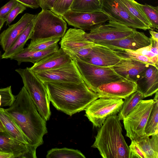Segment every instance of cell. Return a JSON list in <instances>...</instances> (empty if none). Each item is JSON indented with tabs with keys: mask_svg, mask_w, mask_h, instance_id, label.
Listing matches in <instances>:
<instances>
[{
	"mask_svg": "<svg viewBox=\"0 0 158 158\" xmlns=\"http://www.w3.org/2000/svg\"><path fill=\"white\" fill-rule=\"evenodd\" d=\"M4 109L27 139L30 146L36 149L43 144V137L48 132L46 121L38 113L24 86L15 96L13 104Z\"/></svg>",
	"mask_w": 158,
	"mask_h": 158,
	"instance_id": "6da1fadb",
	"label": "cell"
},
{
	"mask_svg": "<svg viewBox=\"0 0 158 158\" xmlns=\"http://www.w3.org/2000/svg\"><path fill=\"white\" fill-rule=\"evenodd\" d=\"M48 98L58 110L71 116L84 110L92 102L99 98L84 81L80 83H43Z\"/></svg>",
	"mask_w": 158,
	"mask_h": 158,
	"instance_id": "7a4b0ae2",
	"label": "cell"
},
{
	"mask_svg": "<svg viewBox=\"0 0 158 158\" xmlns=\"http://www.w3.org/2000/svg\"><path fill=\"white\" fill-rule=\"evenodd\" d=\"M118 115L110 116L99 128L91 146L103 158H130L129 146L123 136L122 125Z\"/></svg>",
	"mask_w": 158,
	"mask_h": 158,
	"instance_id": "3957f363",
	"label": "cell"
},
{
	"mask_svg": "<svg viewBox=\"0 0 158 158\" xmlns=\"http://www.w3.org/2000/svg\"><path fill=\"white\" fill-rule=\"evenodd\" d=\"M30 39L31 40L53 38H61L67 29L66 22L62 16L49 10H42L35 15Z\"/></svg>",
	"mask_w": 158,
	"mask_h": 158,
	"instance_id": "277c9868",
	"label": "cell"
},
{
	"mask_svg": "<svg viewBox=\"0 0 158 158\" xmlns=\"http://www.w3.org/2000/svg\"><path fill=\"white\" fill-rule=\"evenodd\" d=\"M15 71L21 77L39 113L46 121L49 120L51 115L50 101L44 83L28 67L16 69Z\"/></svg>",
	"mask_w": 158,
	"mask_h": 158,
	"instance_id": "5b68a950",
	"label": "cell"
},
{
	"mask_svg": "<svg viewBox=\"0 0 158 158\" xmlns=\"http://www.w3.org/2000/svg\"><path fill=\"white\" fill-rule=\"evenodd\" d=\"M95 44L89 40L85 31L76 28L69 29L60 42V48L73 60H81Z\"/></svg>",
	"mask_w": 158,
	"mask_h": 158,
	"instance_id": "8992f818",
	"label": "cell"
},
{
	"mask_svg": "<svg viewBox=\"0 0 158 158\" xmlns=\"http://www.w3.org/2000/svg\"><path fill=\"white\" fill-rule=\"evenodd\" d=\"M89 88L95 93L97 88L104 84L124 80L111 67L97 66L79 60H74Z\"/></svg>",
	"mask_w": 158,
	"mask_h": 158,
	"instance_id": "52a82bcc",
	"label": "cell"
},
{
	"mask_svg": "<svg viewBox=\"0 0 158 158\" xmlns=\"http://www.w3.org/2000/svg\"><path fill=\"white\" fill-rule=\"evenodd\" d=\"M153 103V99L141 100L123 120L126 136L131 140L145 135V127Z\"/></svg>",
	"mask_w": 158,
	"mask_h": 158,
	"instance_id": "ba28073f",
	"label": "cell"
},
{
	"mask_svg": "<svg viewBox=\"0 0 158 158\" xmlns=\"http://www.w3.org/2000/svg\"><path fill=\"white\" fill-rule=\"evenodd\" d=\"M85 109V114L94 127L100 128L108 117L118 113L123 103L122 99L99 98Z\"/></svg>",
	"mask_w": 158,
	"mask_h": 158,
	"instance_id": "9c48e42d",
	"label": "cell"
},
{
	"mask_svg": "<svg viewBox=\"0 0 158 158\" xmlns=\"http://www.w3.org/2000/svg\"><path fill=\"white\" fill-rule=\"evenodd\" d=\"M101 11L110 20L120 23L129 27L145 31L150 28L134 17L120 0H103Z\"/></svg>",
	"mask_w": 158,
	"mask_h": 158,
	"instance_id": "30bf717a",
	"label": "cell"
},
{
	"mask_svg": "<svg viewBox=\"0 0 158 158\" xmlns=\"http://www.w3.org/2000/svg\"><path fill=\"white\" fill-rule=\"evenodd\" d=\"M43 83L59 82L80 83L84 81L74 60L49 70L34 73Z\"/></svg>",
	"mask_w": 158,
	"mask_h": 158,
	"instance_id": "8fae6325",
	"label": "cell"
},
{
	"mask_svg": "<svg viewBox=\"0 0 158 158\" xmlns=\"http://www.w3.org/2000/svg\"><path fill=\"white\" fill-rule=\"evenodd\" d=\"M136 30L120 23L109 20L87 33L90 40L94 43L123 38L133 34Z\"/></svg>",
	"mask_w": 158,
	"mask_h": 158,
	"instance_id": "7c38bea8",
	"label": "cell"
},
{
	"mask_svg": "<svg viewBox=\"0 0 158 158\" xmlns=\"http://www.w3.org/2000/svg\"><path fill=\"white\" fill-rule=\"evenodd\" d=\"M62 17L69 25L84 31H90L110 20L108 16L102 11L84 12L69 10Z\"/></svg>",
	"mask_w": 158,
	"mask_h": 158,
	"instance_id": "4fadbf2b",
	"label": "cell"
},
{
	"mask_svg": "<svg viewBox=\"0 0 158 158\" xmlns=\"http://www.w3.org/2000/svg\"><path fill=\"white\" fill-rule=\"evenodd\" d=\"M136 90L135 83L124 79L101 85L95 93L99 98L124 99Z\"/></svg>",
	"mask_w": 158,
	"mask_h": 158,
	"instance_id": "5bb4252c",
	"label": "cell"
},
{
	"mask_svg": "<svg viewBox=\"0 0 158 158\" xmlns=\"http://www.w3.org/2000/svg\"><path fill=\"white\" fill-rule=\"evenodd\" d=\"M94 43L106 46L112 50L124 49L136 51L149 45L150 39L143 32L136 31L133 34L123 38Z\"/></svg>",
	"mask_w": 158,
	"mask_h": 158,
	"instance_id": "9a60e30c",
	"label": "cell"
},
{
	"mask_svg": "<svg viewBox=\"0 0 158 158\" xmlns=\"http://www.w3.org/2000/svg\"><path fill=\"white\" fill-rule=\"evenodd\" d=\"M36 150L14 139L6 131H0V151L13 154L15 158H35Z\"/></svg>",
	"mask_w": 158,
	"mask_h": 158,
	"instance_id": "2e32d148",
	"label": "cell"
},
{
	"mask_svg": "<svg viewBox=\"0 0 158 158\" xmlns=\"http://www.w3.org/2000/svg\"><path fill=\"white\" fill-rule=\"evenodd\" d=\"M149 65L136 60L121 58L118 63L111 67L116 73L125 79L136 83Z\"/></svg>",
	"mask_w": 158,
	"mask_h": 158,
	"instance_id": "e0dca14e",
	"label": "cell"
},
{
	"mask_svg": "<svg viewBox=\"0 0 158 158\" xmlns=\"http://www.w3.org/2000/svg\"><path fill=\"white\" fill-rule=\"evenodd\" d=\"M120 59L107 47L95 44L88 55L81 61L97 66L111 67L116 64Z\"/></svg>",
	"mask_w": 158,
	"mask_h": 158,
	"instance_id": "ac0fdd59",
	"label": "cell"
},
{
	"mask_svg": "<svg viewBox=\"0 0 158 158\" xmlns=\"http://www.w3.org/2000/svg\"><path fill=\"white\" fill-rule=\"evenodd\" d=\"M35 16V15L25 13L17 22L9 25L0 34V44L4 52L10 48Z\"/></svg>",
	"mask_w": 158,
	"mask_h": 158,
	"instance_id": "d6986e66",
	"label": "cell"
},
{
	"mask_svg": "<svg viewBox=\"0 0 158 158\" xmlns=\"http://www.w3.org/2000/svg\"><path fill=\"white\" fill-rule=\"evenodd\" d=\"M137 91L142 94L143 98L151 96L158 90V69L149 64L136 81Z\"/></svg>",
	"mask_w": 158,
	"mask_h": 158,
	"instance_id": "ffe728a7",
	"label": "cell"
},
{
	"mask_svg": "<svg viewBox=\"0 0 158 158\" xmlns=\"http://www.w3.org/2000/svg\"><path fill=\"white\" fill-rule=\"evenodd\" d=\"M73 60L61 48L35 63L30 70L34 73L49 70L71 62Z\"/></svg>",
	"mask_w": 158,
	"mask_h": 158,
	"instance_id": "44dd1931",
	"label": "cell"
},
{
	"mask_svg": "<svg viewBox=\"0 0 158 158\" xmlns=\"http://www.w3.org/2000/svg\"><path fill=\"white\" fill-rule=\"evenodd\" d=\"M59 49L58 44L47 49L40 51L31 50L27 47L12 56L10 59L16 60L18 65H20L23 62H30L34 64L48 55L57 51Z\"/></svg>",
	"mask_w": 158,
	"mask_h": 158,
	"instance_id": "7402d4cb",
	"label": "cell"
},
{
	"mask_svg": "<svg viewBox=\"0 0 158 158\" xmlns=\"http://www.w3.org/2000/svg\"><path fill=\"white\" fill-rule=\"evenodd\" d=\"M34 18L14 42L10 48L4 52L1 56L3 59H11L14 55L21 51L28 40L30 39L34 25Z\"/></svg>",
	"mask_w": 158,
	"mask_h": 158,
	"instance_id": "603a6c76",
	"label": "cell"
},
{
	"mask_svg": "<svg viewBox=\"0 0 158 158\" xmlns=\"http://www.w3.org/2000/svg\"><path fill=\"white\" fill-rule=\"evenodd\" d=\"M0 120L5 131L10 136L21 143L29 145L27 139L14 120L5 109L2 107H0Z\"/></svg>",
	"mask_w": 158,
	"mask_h": 158,
	"instance_id": "cb8c5ba5",
	"label": "cell"
},
{
	"mask_svg": "<svg viewBox=\"0 0 158 158\" xmlns=\"http://www.w3.org/2000/svg\"><path fill=\"white\" fill-rule=\"evenodd\" d=\"M134 140L147 158H158V134L152 135L151 138L144 135Z\"/></svg>",
	"mask_w": 158,
	"mask_h": 158,
	"instance_id": "d4e9b609",
	"label": "cell"
},
{
	"mask_svg": "<svg viewBox=\"0 0 158 158\" xmlns=\"http://www.w3.org/2000/svg\"><path fill=\"white\" fill-rule=\"evenodd\" d=\"M154 103L145 128V135L148 136L158 134V92L155 93Z\"/></svg>",
	"mask_w": 158,
	"mask_h": 158,
	"instance_id": "484cf974",
	"label": "cell"
},
{
	"mask_svg": "<svg viewBox=\"0 0 158 158\" xmlns=\"http://www.w3.org/2000/svg\"><path fill=\"white\" fill-rule=\"evenodd\" d=\"M143 98L142 93L137 90L125 98L118 115L119 120H123Z\"/></svg>",
	"mask_w": 158,
	"mask_h": 158,
	"instance_id": "4316f807",
	"label": "cell"
},
{
	"mask_svg": "<svg viewBox=\"0 0 158 158\" xmlns=\"http://www.w3.org/2000/svg\"><path fill=\"white\" fill-rule=\"evenodd\" d=\"M70 10L74 11L93 12L101 11L98 0H73Z\"/></svg>",
	"mask_w": 158,
	"mask_h": 158,
	"instance_id": "83f0119b",
	"label": "cell"
},
{
	"mask_svg": "<svg viewBox=\"0 0 158 158\" xmlns=\"http://www.w3.org/2000/svg\"><path fill=\"white\" fill-rule=\"evenodd\" d=\"M130 13L135 18L153 30L152 27L143 12L135 0H120Z\"/></svg>",
	"mask_w": 158,
	"mask_h": 158,
	"instance_id": "f1b7e54d",
	"label": "cell"
},
{
	"mask_svg": "<svg viewBox=\"0 0 158 158\" xmlns=\"http://www.w3.org/2000/svg\"><path fill=\"white\" fill-rule=\"evenodd\" d=\"M47 158H85L79 151L67 148H54L49 151Z\"/></svg>",
	"mask_w": 158,
	"mask_h": 158,
	"instance_id": "f546056e",
	"label": "cell"
},
{
	"mask_svg": "<svg viewBox=\"0 0 158 158\" xmlns=\"http://www.w3.org/2000/svg\"><path fill=\"white\" fill-rule=\"evenodd\" d=\"M150 39V44L149 45L136 51L148 58L158 68V42L153 40L151 37Z\"/></svg>",
	"mask_w": 158,
	"mask_h": 158,
	"instance_id": "4dcf8cb0",
	"label": "cell"
},
{
	"mask_svg": "<svg viewBox=\"0 0 158 158\" xmlns=\"http://www.w3.org/2000/svg\"><path fill=\"white\" fill-rule=\"evenodd\" d=\"M60 38H53L48 39L31 40L27 47L30 50L40 51L47 49L58 44Z\"/></svg>",
	"mask_w": 158,
	"mask_h": 158,
	"instance_id": "1f68e13d",
	"label": "cell"
},
{
	"mask_svg": "<svg viewBox=\"0 0 158 158\" xmlns=\"http://www.w3.org/2000/svg\"><path fill=\"white\" fill-rule=\"evenodd\" d=\"M147 19L150 23L153 30L158 28V6H154L145 3H138Z\"/></svg>",
	"mask_w": 158,
	"mask_h": 158,
	"instance_id": "d6a6232c",
	"label": "cell"
},
{
	"mask_svg": "<svg viewBox=\"0 0 158 158\" xmlns=\"http://www.w3.org/2000/svg\"><path fill=\"white\" fill-rule=\"evenodd\" d=\"M112 51L121 58H129L136 60L156 66L148 58L140 54L136 51L124 49H117Z\"/></svg>",
	"mask_w": 158,
	"mask_h": 158,
	"instance_id": "836d02e7",
	"label": "cell"
},
{
	"mask_svg": "<svg viewBox=\"0 0 158 158\" xmlns=\"http://www.w3.org/2000/svg\"><path fill=\"white\" fill-rule=\"evenodd\" d=\"M73 0H57L53 7L50 10L59 15L62 16L70 10Z\"/></svg>",
	"mask_w": 158,
	"mask_h": 158,
	"instance_id": "e575fe53",
	"label": "cell"
},
{
	"mask_svg": "<svg viewBox=\"0 0 158 158\" xmlns=\"http://www.w3.org/2000/svg\"><path fill=\"white\" fill-rule=\"evenodd\" d=\"M27 9V7L18 2L16 5L5 16L6 25H9L19 14L22 13Z\"/></svg>",
	"mask_w": 158,
	"mask_h": 158,
	"instance_id": "d590c367",
	"label": "cell"
},
{
	"mask_svg": "<svg viewBox=\"0 0 158 158\" xmlns=\"http://www.w3.org/2000/svg\"><path fill=\"white\" fill-rule=\"evenodd\" d=\"M131 141V143L129 146L130 152V158H147L145 153L134 140Z\"/></svg>",
	"mask_w": 158,
	"mask_h": 158,
	"instance_id": "8d00e7d4",
	"label": "cell"
},
{
	"mask_svg": "<svg viewBox=\"0 0 158 158\" xmlns=\"http://www.w3.org/2000/svg\"><path fill=\"white\" fill-rule=\"evenodd\" d=\"M15 0H10L0 8V17H5L16 5Z\"/></svg>",
	"mask_w": 158,
	"mask_h": 158,
	"instance_id": "74e56055",
	"label": "cell"
},
{
	"mask_svg": "<svg viewBox=\"0 0 158 158\" xmlns=\"http://www.w3.org/2000/svg\"><path fill=\"white\" fill-rule=\"evenodd\" d=\"M57 0H37L39 7L42 10L51 9L55 5Z\"/></svg>",
	"mask_w": 158,
	"mask_h": 158,
	"instance_id": "f35d334b",
	"label": "cell"
},
{
	"mask_svg": "<svg viewBox=\"0 0 158 158\" xmlns=\"http://www.w3.org/2000/svg\"><path fill=\"white\" fill-rule=\"evenodd\" d=\"M26 7L33 9L38 8L39 5L37 0H15Z\"/></svg>",
	"mask_w": 158,
	"mask_h": 158,
	"instance_id": "ab89813d",
	"label": "cell"
},
{
	"mask_svg": "<svg viewBox=\"0 0 158 158\" xmlns=\"http://www.w3.org/2000/svg\"><path fill=\"white\" fill-rule=\"evenodd\" d=\"M0 158H15L13 154L0 151Z\"/></svg>",
	"mask_w": 158,
	"mask_h": 158,
	"instance_id": "60d3db41",
	"label": "cell"
},
{
	"mask_svg": "<svg viewBox=\"0 0 158 158\" xmlns=\"http://www.w3.org/2000/svg\"><path fill=\"white\" fill-rule=\"evenodd\" d=\"M150 33L151 35L152 38L156 41L158 42V33L153 30H149Z\"/></svg>",
	"mask_w": 158,
	"mask_h": 158,
	"instance_id": "b9f144b4",
	"label": "cell"
},
{
	"mask_svg": "<svg viewBox=\"0 0 158 158\" xmlns=\"http://www.w3.org/2000/svg\"><path fill=\"white\" fill-rule=\"evenodd\" d=\"M6 20L5 17H0V30L2 27Z\"/></svg>",
	"mask_w": 158,
	"mask_h": 158,
	"instance_id": "7bdbcfd3",
	"label": "cell"
},
{
	"mask_svg": "<svg viewBox=\"0 0 158 158\" xmlns=\"http://www.w3.org/2000/svg\"><path fill=\"white\" fill-rule=\"evenodd\" d=\"M5 131V128L0 120V131Z\"/></svg>",
	"mask_w": 158,
	"mask_h": 158,
	"instance_id": "ee69618b",
	"label": "cell"
},
{
	"mask_svg": "<svg viewBox=\"0 0 158 158\" xmlns=\"http://www.w3.org/2000/svg\"><path fill=\"white\" fill-rule=\"evenodd\" d=\"M100 4L101 5V6H102V0H98Z\"/></svg>",
	"mask_w": 158,
	"mask_h": 158,
	"instance_id": "f6af8a7d",
	"label": "cell"
},
{
	"mask_svg": "<svg viewBox=\"0 0 158 158\" xmlns=\"http://www.w3.org/2000/svg\"><path fill=\"white\" fill-rule=\"evenodd\" d=\"M1 51L0 50V59L1 58Z\"/></svg>",
	"mask_w": 158,
	"mask_h": 158,
	"instance_id": "bcb514c9",
	"label": "cell"
}]
</instances>
